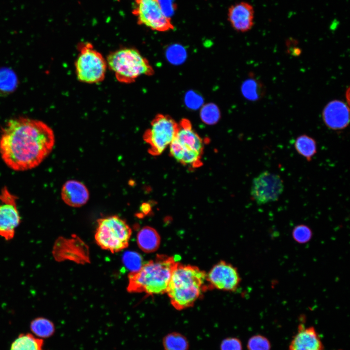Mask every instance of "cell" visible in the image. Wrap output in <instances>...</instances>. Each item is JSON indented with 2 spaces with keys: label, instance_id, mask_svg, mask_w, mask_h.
I'll list each match as a JSON object with an SVG mask.
<instances>
[{
  "label": "cell",
  "instance_id": "4",
  "mask_svg": "<svg viewBox=\"0 0 350 350\" xmlns=\"http://www.w3.org/2000/svg\"><path fill=\"white\" fill-rule=\"evenodd\" d=\"M106 60L107 68L121 83H132L142 75L151 76L154 73L147 59L135 48H120L110 52Z\"/></svg>",
  "mask_w": 350,
  "mask_h": 350
},
{
  "label": "cell",
  "instance_id": "24",
  "mask_svg": "<svg viewBox=\"0 0 350 350\" xmlns=\"http://www.w3.org/2000/svg\"><path fill=\"white\" fill-rule=\"evenodd\" d=\"M248 350H271V345L269 339L261 334H255L248 340Z\"/></svg>",
  "mask_w": 350,
  "mask_h": 350
},
{
  "label": "cell",
  "instance_id": "25",
  "mask_svg": "<svg viewBox=\"0 0 350 350\" xmlns=\"http://www.w3.org/2000/svg\"><path fill=\"white\" fill-rule=\"evenodd\" d=\"M292 235L296 242L299 244H305L311 240L313 233L309 227L300 224L294 227Z\"/></svg>",
  "mask_w": 350,
  "mask_h": 350
},
{
  "label": "cell",
  "instance_id": "9",
  "mask_svg": "<svg viewBox=\"0 0 350 350\" xmlns=\"http://www.w3.org/2000/svg\"><path fill=\"white\" fill-rule=\"evenodd\" d=\"M283 181L278 174L265 171L253 179L250 195L258 205L277 201L284 190Z\"/></svg>",
  "mask_w": 350,
  "mask_h": 350
},
{
  "label": "cell",
  "instance_id": "20",
  "mask_svg": "<svg viewBox=\"0 0 350 350\" xmlns=\"http://www.w3.org/2000/svg\"><path fill=\"white\" fill-rule=\"evenodd\" d=\"M162 343L164 350H189L190 348L186 336L177 332L166 334L162 338Z\"/></svg>",
  "mask_w": 350,
  "mask_h": 350
},
{
  "label": "cell",
  "instance_id": "23",
  "mask_svg": "<svg viewBox=\"0 0 350 350\" xmlns=\"http://www.w3.org/2000/svg\"><path fill=\"white\" fill-rule=\"evenodd\" d=\"M122 261L126 267L134 273L138 271L142 265L141 256L136 252L127 251L122 257Z\"/></svg>",
  "mask_w": 350,
  "mask_h": 350
},
{
  "label": "cell",
  "instance_id": "12",
  "mask_svg": "<svg viewBox=\"0 0 350 350\" xmlns=\"http://www.w3.org/2000/svg\"><path fill=\"white\" fill-rule=\"evenodd\" d=\"M207 277L211 288L228 291L236 290L241 281L237 269L224 261L215 264L207 274Z\"/></svg>",
  "mask_w": 350,
  "mask_h": 350
},
{
  "label": "cell",
  "instance_id": "27",
  "mask_svg": "<svg viewBox=\"0 0 350 350\" xmlns=\"http://www.w3.org/2000/svg\"><path fill=\"white\" fill-rule=\"evenodd\" d=\"M241 340L236 337H228L223 339L220 344V350H243Z\"/></svg>",
  "mask_w": 350,
  "mask_h": 350
},
{
  "label": "cell",
  "instance_id": "14",
  "mask_svg": "<svg viewBox=\"0 0 350 350\" xmlns=\"http://www.w3.org/2000/svg\"><path fill=\"white\" fill-rule=\"evenodd\" d=\"M254 17L253 7L246 2L233 4L228 9V20L237 31L245 32L250 30L254 24Z\"/></svg>",
  "mask_w": 350,
  "mask_h": 350
},
{
  "label": "cell",
  "instance_id": "5",
  "mask_svg": "<svg viewBox=\"0 0 350 350\" xmlns=\"http://www.w3.org/2000/svg\"><path fill=\"white\" fill-rule=\"evenodd\" d=\"M169 147L170 155L181 164L193 168L202 165L204 140L188 120L183 119L178 123L175 136Z\"/></svg>",
  "mask_w": 350,
  "mask_h": 350
},
{
  "label": "cell",
  "instance_id": "6",
  "mask_svg": "<svg viewBox=\"0 0 350 350\" xmlns=\"http://www.w3.org/2000/svg\"><path fill=\"white\" fill-rule=\"evenodd\" d=\"M77 50L78 54L74 66L78 80L89 84H98L104 81L107 65L102 54L89 42L78 43Z\"/></svg>",
  "mask_w": 350,
  "mask_h": 350
},
{
  "label": "cell",
  "instance_id": "8",
  "mask_svg": "<svg viewBox=\"0 0 350 350\" xmlns=\"http://www.w3.org/2000/svg\"><path fill=\"white\" fill-rule=\"evenodd\" d=\"M178 125L171 117L157 114L143 135V140L149 146L148 152L152 156L161 154L174 140Z\"/></svg>",
  "mask_w": 350,
  "mask_h": 350
},
{
  "label": "cell",
  "instance_id": "28",
  "mask_svg": "<svg viewBox=\"0 0 350 350\" xmlns=\"http://www.w3.org/2000/svg\"><path fill=\"white\" fill-rule=\"evenodd\" d=\"M217 109L214 106L209 105L203 108L201 113L202 120L207 124L215 123L219 118Z\"/></svg>",
  "mask_w": 350,
  "mask_h": 350
},
{
  "label": "cell",
  "instance_id": "1",
  "mask_svg": "<svg viewBox=\"0 0 350 350\" xmlns=\"http://www.w3.org/2000/svg\"><path fill=\"white\" fill-rule=\"evenodd\" d=\"M55 144L52 129L44 122L26 117L13 118L0 136V155L4 163L16 171L39 165Z\"/></svg>",
  "mask_w": 350,
  "mask_h": 350
},
{
  "label": "cell",
  "instance_id": "30",
  "mask_svg": "<svg viewBox=\"0 0 350 350\" xmlns=\"http://www.w3.org/2000/svg\"><path fill=\"white\" fill-rule=\"evenodd\" d=\"M346 93L347 94H348V96L349 97V88H348V89H347V90L346 91ZM346 97L348 98V101H347V102H349V99L348 97L347 96Z\"/></svg>",
  "mask_w": 350,
  "mask_h": 350
},
{
  "label": "cell",
  "instance_id": "13",
  "mask_svg": "<svg viewBox=\"0 0 350 350\" xmlns=\"http://www.w3.org/2000/svg\"><path fill=\"white\" fill-rule=\"evenodd\" d=\"M322 117L324 124L328 128L334 131L343 130L350 123L348 105L339 100H332L324 106Z\"/></svg>",
  "mask_w": 350,
  "mask_h": 350
},
{
  "label": "cell",
  "instance_id": "7",
  "mask_svg": "<svg viewBox=\"0 0 350 350\" xmlns=\"http://www.w3.org/2000/svg\"><path fill=\"white\" fill-rule=\"evenodd\" d=\"M97 223L95 239L102 248L114 253L127 247L132 230L123 219L111 215L99 219Z\"/></svg>",
  "mask_w": 350,
  "mask_h": 350
},
{
  "label": "cell",
  "instance_id": "22",
  "mask_svg": "<svg viewBox=\"0 0 350 350\" xmlns=\"http://www.w3.org/2000/svg\"><path fill=\"white\" fill-rule=\"evenodd\" d=\"M243 90L245 97L252 100H258L264 93L261 83L254 79L247 81L243 86Z\"/></svg>",
  "mask_w": 350,
  "mask_h": 350
},
{
  "label": "cell",
  "instance_id": "15",
  "mask_svg": "<svg viewBox=\"0 0 350 350\" xmlns=\"http://www.w3.org/2000/svg\"><path fill=\"white\" fill-rule=\"evenodd\" d=\"M289 350H324L323 344L315 328L298 326L297 333L289 345Z\"/></svg>",
  "mask_w": 350,
  "mask_h": 350
},
{
  "label": "cell",
  "instance_id": "26",
  "mask_svg": "<svg viewBox=\"0 0 350 350\" xmlns=\"http://www.w3.org/2000/svg\"><path fill=\"white\" fill-rule=\"evenodd\" d=\"M15 74L10 70H0V90L3 92L12 91L15 87Z\"/></svg>",
  "mask_w": 350,
  "mask_h": 350
},
{
  "label": "cell",
  "instance_id": "29",
  "mask_svg": "<svg viewBox=\"0 0 350 350\" xmlns=\"http://www.w3.org/2000/svg\"><path fill=\"white\" fill-rule=\"evenodd\" d=\"M158 1L164 14L169 18L175 9L173 0H158Z\"/></svg>",
  "mask_w": 350,
  "mask_h": 350
},
{
  "label": "cell",
  "instance_id": "3",
  "mask_svg": "<svg viewBox=\"0 0 350 350\" xmlns=\"http://www.w3.org/2000/svg\"><path fill=\"white\" fill-rule=\"evenodd\" d=\"M179 262L175 258L158 255L128 276L127 290L149 295L166 293L172 273Z\"/></svg>",
  "mask_w": 350,
  "mask_h": 350
},
{
  "label": "cell",
  "instance_id": "21",
  "mask_svg": "<svg viewBox=\"0 0 350 350\" xmlns=\"http://www.w3.org/2000/svg\"><path fill=\"white\" fill-rule=\"evenodd\" d=\"M30 329L37 337L46 338L52 335L55 327L52 322L44 317H37L30 323Z\"/></svg>",
  "mask_w": 350,
  "mask_h": 350
},
{
  "label": "cell",
  "instance_id": "18",
  "mask_svg": "<svg viewBox=\"0 0 350 350\" xmlns=\"http://www.w3.org/2000/svg\"><path fill=\"white\" fill-rule=\"evenodd\" d=\"M294 147L297 153L311 161L317 151V142L312 137L306 134L298 136L294 143Z\"/></svg>",
  "mask_w": 350,
  "mask_h": 350
},
{
  "label": "cell",
  "instance_id": "10",
  "mask_svg": "<svg viewBox=\"0 0 350 350\" xmlns=\"http://www.w3.org/2000/svg\"><path fill=\"white\" fill-rule=\"evenodd\" d=\"M133 13L140 24L153 30L165 32L174 29L170 18L164 14L158 0H136Z\"/></svg>",
  "mask_w": 350,
  "mask_h": 350
},
{
  "label": "cell",
  "instance_id": "2",
  "mask_svg": "<svg viewBox=\"0 0 350 350\" xmlns=\"http://www.w3.org/2000/svg\"><path fill=\"white\" fill-rule=\"evenodd\" d=\"M210 289L204 271L195 266L178 263L172 273L166 293L172 306L180 311L192 307Z\"/></svg>",
  "mask_w": 350,
  "mask_h": 350
},
{
  "label": "cell",
  "instance_id": "19",
  "mask_svg": "<svg viewBox=\"0 0 350 350\" xmlns=\"http://www.w3.org/2000/svg\"><path fill=\"white\" fill-rule=\"evenodd\" d=\"M43 345L42 338L30 333H22L13 342L10 350H44Z\"/></svg>",
  "mask_w": 350,
  "mask_h": 350
},
{
  "label": "cell",
  "instance_id": "17",
  "mask_svg": "<svg viewBox=\"0 0 350 350\" xmlns=\"http://www.w3.org/2000/svg\"><path fill=\"white\" fill-rule=\"evenodd\" d=\"M137 241L141 250L146 253H151L158 248L160 237L156 229L151 227L145 226L138 232Z\"/></svg>",
  "mask_w": 350,
  "mask_h": 350
},
{
  "label": "cell",
  "instance_id": "11",
  "mask_svg": "<svg viewBox=\"0 0 350 350\" xmlns=\"http://www.w3.org/2000/svg\"><path fill=\"white\" fill-rule=\"evenodd\" d=\"M17 198L5 187L0 193V236L12 239L21 221L17 205Z\"/></svg>",
  "mask_w": 350,
  "mask_h": 350
},
{
  "label": "cell",
  "instance_id": "16",
  "mask_svg": "<svg viewBox=\"0 0 350 350\" xmlns=\"http://www.w3.org/2000/svg\"><path fill=\"white\" fill-rule=\"evenodd\" d=\"M61 198L67 205L80 207L86 204L89 198L88 190L82 182L76 180H69L63 185L61 191Z\"/></svg>",
  "mask_w": 350,
  "mask_h": 350
}]
</instances>
